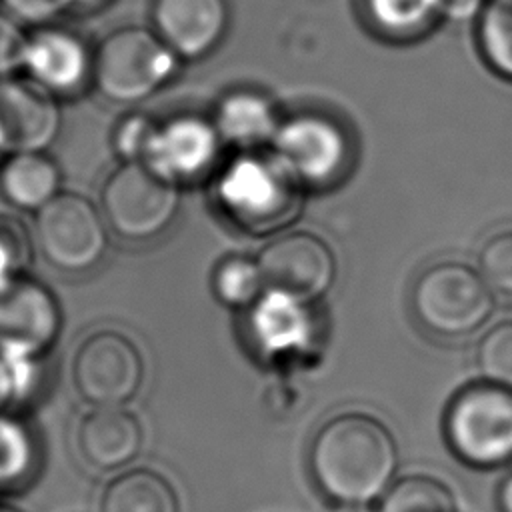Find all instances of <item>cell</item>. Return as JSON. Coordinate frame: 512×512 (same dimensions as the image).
<instances>
[{
    "label": "cell",
    "instance_id": "cell-2",
    "mask_svg": "<svg viewBox=\"0 0 512 512\" xmlns=\"http://www.w3.org/2000/svg\"><path fill=\"white\" fill-rule=\"evenodd\" d=\"M302 182L272 154L242 152L218 176V204L240 228L268 234L286 228L302 208Z\"/></svg>",
    "mask_w": 512,
    "mask_h": 512
},
{
    "label": "cell",
    "instance_id": "cell-14",
    "mask_svg": "<svg viewBox=\"0 0 512 512\" xmlns=\"http://www.w3.org/2000/svg\"><path fill=\"white\" fill-rule=\"evenodd\" d=\"M220 144L212 120L180 114L158 124L144 164L178 186L206 172L216 160Z\"/></svg>",
    "mask_w": 512,
    "mask_h": 512
},
{
    "label": "cell",
    "instance_id": "cell-29",
    "mask_svg": "<svg viewBox=\"0 0 512 512\" xmlns=\"http://www.w3.org/2000/svg\"><path fill=\"white\" fill-rule=\"evenodd\" d=\"M486 0H440V12L454 20H466L484 8Z\"/></svg>",
    "mask_w": 512,
    "mask_h": 512
},
{
    "label": "cell",
    "instance_id": "cell-17",
    "mask_svg": "<svg viewBox=\"0 0 512 512\" xmlns=\"http://www.w3.org/2000/svg\"><path fill=\"white\" fill-rule=\"evenodd\" d=\"M250 308V334L264 354L284 356L310 344L314 326L308 302L266 288Z\"/></svg>",
    "mask_w": 512,
    "mask_h": 512
},
{
    "label": "cell",
    "instance_id": "cell-12",
    "mask_svg": "<svg viewBox=\"0 0 512 512\" xmlns=\"http://www.w3.org/2000/svg\"><path fill=\"white\" fill-rule=\"evenodd\" d=\"M56 96L26 74L0 78V150H46L60 130Z\"/></svg>",
    "mask_w": 512,
    "mask_h": 512
},
{
    "label": "cell",
    "instance_id": "cell-24",
    "mask_svg": "<svg viewBox=\"0 0 512 512\" xmlns=\"http://www.w3.org/2000/svg\"><path fill=\"white\" fill-rule=\"evenodd\" d=\"M366 4L372 20L392 34L416 32L440 12V0H366Z\"/></svg>",
    "mask_w": 512,
    "mask_h": 512
},
{
    "label": "cell",
    "instance_id": "cell-11",
    "mask_svg": "<svg viewBox=\"0 0 512 512\" xmlns=\"http://www.w3.org/2000/svg\"><path fill=\"white\" fill-rule=\"evenodd\" d=\"M272 148L302 184L316 186L334 180L348 158V140L340 126L316 114L280 122Z\"/></svg>",
    "mask_w": 512,
    "mask_h": 512
},
{
    "label": "cell",
    "instance_id": "cell-31",
    "mask_svg": "<svg viewBox=\"0 0 512 512\" xmlns=\"http://www.w3.org/2000/svg\"><path fill=\"white\" fill-rule=\"evenodd\" d=\"M0 512H22V510H18L14 506H8V504H0Z\"/></svg>",
    "mask_w": 512,
    "mask_h": 512
},
{
    "label": "cell",
    "instance_id": "cell-9",
    "mask_svg": "<svg viewBox=\"0 0 512 512\" xmlns=\"http://www.w3.org/2000/svg\"><path fill=\"white\" fill-rule=\"evenodd\" d=\"M62 314L54 294L38 280L12 276L0 282V350L34 356L54 344Z\"/></svg>",
    "mask_w": 512,
    "mask_h": 512
},
{
    "label": "cell",
    "instance_id": "cell-27",
    "mask_svg": "<svg viewBox=\"0 0 512 512\" xmlns=\"http://www.w3.org/2000/svg\"><path fill=\"white\" fill-rule=\"evenodd\" d=\"M478 272L492 292L512 296V230H500L482 244Z\"/></svg>",
    "mask_w": 512,
    "mask_h": 512
},
{
    "label": "cell",
    "instance_id": "cell-19",
    "mask_svg": "<svg viewBox=\"0 0 512 512\" xmlns=\"http://www.w3.org/2000/svg\"><path fill=\"white\" fill-rule=\"evenodd\" d=\"M60 168L46 150L8 152L0 162V194L24 212H38L60 190Z\"/></svg>",
    "mask_w": 512,
    "mask_h": 512
},
{
    "label": "cell",
    "instance_id": "cell-28",
    "mask_svg": "<svg viewBox=\"0 0 512 512\" xmlns=\"http://www.w3.org/2000/svg\"><path fill=\"white\" fill-rule=\"evenodd\" d=\"M26 32L18 22L0 10V78L22 70Z\"/></svg>",
    "mask_w": 512,
    "mask_h": 512
},
{
    "label": "cell",
    "instance_id": "cell-23",
    "mask_svg": "<svg viewBox=\"0 0 512 512\" xmlns=\"http://www.w3.org/2000/svg\"><path fill=\"white\" fill-rule=\"evenodd\" d=\"M478 44L488 66L512 80V0H486L478 20Z\"/></svg>",
    "mask_w": 512,
    "mask_h": 512
},
{
    "label": "cell",
    "instance_id": "cell-5",
    "mask_svg": "<svg viewBox=\"0 0 512 512\" xmlns=\"http://www.w3.org/2000/svg\"><path fill=\"white\" fill-rule=\"evenodd\" d=\"M494 292L478 270L460 262H440L418 278L412 304L418 320L440 336H468L492 314Z\"/></svg>",
    "mask_w": 512,
    "mask_h": 512
},
{
    "label": "cell",
    "instance_id": "cell-1",
    "mask_svg": "<svg viewBox=\"0 0 512 512\" xmlns=\"http://www.w3.org/2000/svg\"><path fill=\"white\" fill-rule=\"evenodd\" d=\"M308 468L318 490L344 506L376 502L392 486L398 450L390 430L360 412L328 420L314 436Z\"/></svg>",
    "mask_w": 512,
    "mask_h": 512
},
{
    "label": "cell",
    "instance_id": "cell-10",
    "mask_svg": "<svg viewBox=\"0 0 512 512\" xmlns=\"http://www.w3.org/2000/svg\"><path fill=\"white\" fill-rule=\"evenodd\" d=\"M266 288L312 302L326 294L336 278L330 246L312 232H288L272 240L258 256Z\"/></svg>",
    "mask_w": 512,
    "mask_h": 512
},
{
    "label": "cell",
    "instance_id": "cell-4",
    "mask_svg": "<svg viewBox=\"0 0 512 512\" xmlns=\"http://www.w3.org/2000/svg\"><path fill=\"white\" fill-rule=\"evenodd\" d=\"M450 452L472 468H498L512 460V390L478 382L462 388L444 414Z\"/></svg>",
    "mask_w": 512,
    "mask_h": 512
},
{
    "label": "cell",
    "instance_id": "cell-8",
    "mask_svg": "<svg viewBox=\"0 0 512 512\" xmlns=\"http://www.w3.org/2000/svg\"><path fill=\"white\" fill-rule=\"evenodd\" d=\"M144 378L136 344L116 330L90 334L76 350L72 380L92 406H122L134 398Z\"/></svg>",
    "mask_w": 512,
    "mask_h": 512
},
{
    "label": "cell",
    "instance_id": "cell-16",
    "mask_svg": "<svg viewBox=\"0 0 512 512\" xmlns=\"http://www.w3.org/2000/svg\"><path fill=\"white\" fill-rule=\"evenodd\" d=\"M78 450L96 470H118L130 464L142 446V428L122 406H94L78 426Z\"/></svg>",
    "mask_w": 512,
    "mask_h": 512
},
{
    "label": "cell",
    "instance_id": "cell-7",
    "mask_svg": "<svg viewBox=\"0 0 512 512\" xmlns=\"http://www.w3.org/2000/svg\"><path fill=\"white\" fill-rule=\"evenodd\" d=\"M34 236L46 262L62 272L92 268L106 250L108 224L86 196L60 192L36 212Z\"/></svg>",
    "mask_w": 512,
    "mask_h": 512
},
{
    "label": "cell",
    "instance_id": "cell-20",
    "mask_svg": "<svg viewBox=\"0 0 512 512\" xmlns=\"http://www.w3.org/2000/svg\"><path fill=\"white\" fill-rule=\"evenodd\" d=\"M100 512H180V502L164 476L148 468H132L108 482Z\"/></svg>",
    "mask_w": 512,
    "mask_h": 512
},
{
    "label": "cell",
    "instance_id": "cell-25",
    "mask_svg": "<svg viewBox=\"0 0 512 512\" xmlns=\"http://www.w3.org/2000/svg\"><path fill=\"white\" fill-rule=\"evenodd\" d=\"M476 364L486 382L512 390V320L492 326L478 344Z\"/></svg>",
    "mask_w": 512,
    "mask_h": 512
},
{
    "label": "cell",
    "instance_id": "cell-13",
    "mask_svg": "<svg viewBox=\"0 0 512 512\" xmlns=\"http://www.w3.org/2000/svg\"><path fill=\"white\" fill-rule=\"evenodd\" d=\"M94 52L70 28L40 24L26 34L22 72L54 96L78 92L90 78Z\"/></svg>",
    "mask_w": 512,
    "mask_h": 512
},
{
    "label": "cell",
    "instance_id": "cell-30",
    "mask_svg": "<svg viewBox=\"0 0 512 512\" xmlns=\"http://www.w3.org/2000/svg\"><path fill=\"white\" fill-rule=\"evenodd\" d=\"M496 502L500 512H512V472L500 482L496 492Z\"/></svg>",
    "mask_w": 512,
    "mask_h": 512
},
{
    "label": "cell",
    "instance_id": "cell-26",
    "mask_svg": "<svg viewBox=\"0 0 512 512\" xmlns=\"http://www.w3.org/2000/svg\"><path fill=\"white\" fill-rule=\"evenodd\" d=\"M158 120L144 112H130L122 116L112 128V148L122 162H144L154 134L158 130Z\"/></svg>",
    "mask_w": 512,
    "mask_h": 512
},
{
    "label": "cell",
    "instance_id": "cell-22",
    "mask_svg": "<svg viewBox=\"0 0 512 512\" xmlns=\"http://www.w3.org/2000/svg\"><path fill=\"white\" fill-rule=\"evenodd\" d=\"M214 296L232 308L252 306L266 290L258 260L248 256H226L212 272Z\"/></svg>",
    "mask_w": 512,
    "mask_h": 512
},
{
    "label": "cell",
    "instance_id": "cell-21",
    "mask_svg": "<svg viewBox=\"0 0 512 512\" xmlns=\"http://www.w3.org/2000/svg\"><path fill=\"white\" fill-rule=\"evenodd\" d=\"M380 512H456V502L446 484L432 476H404L380 498Z\"/></svg>",
    "mask_w": 512,
    "mask_h": 512
},
{
    "label": "cell",
    "instance_id": "cell-3",
    "mask_svg": "<svg viewBox=\"0 0 512 512\" xmlns=\"http://www.w3.org/2000/svg\"><path fill=\"white\" fill-rule=\"evenodd\" d=\"M178 64L152 28L122 26L96 48L92 80L106 100L136 104L168 84Z\"/></svg>",
    "mask_w": 512,
    "mask_h": 512
},
{
    "label": "cell",
    "instance_id": "cell-15",
    "mask_svg": "<svg viewBox=\"0 0 512 512\" xmlns=\"http://www.w3.org/2000/svg\"><path fill=\"white\" fill-rule=\"evenodd\" d=\"M228 20L226 0H152L150 4V28L180 60L212 52Z\"/></svg>",
    "mask_w": 512,
    "mask_h": 512
},
{
    "label": "cell",
    "instance_id": "cell-18",
    "mask_svg": "<svg viewBox=\"0 0 512 512\" xmlns=\"http://www.w3.org/2000/svg\"><path fill=\"white\" fill-rule=\"evenodd\" d=\"M222 142L240 152H256L260 146L272 144L280 120L274 104L252 90H234L226 94L212 118Z\"/></svg>",
    "mask_w": 512,
    "mask_h": 512
},
{
    "label": "cell",
    "instance_id": "cell-6",
    "mask_svg": "<svg viewBox=\"0 0 512 512\" xmlns=\"http://www.w3.org/2000/svg\"><path fill=\"white\" fill-rule=\"evenodd\" d=\"M100 210L118 236L146 240L172 222L178 210V186L144 162H122L104 182Z\"/></svg>",
    "mask_w": 512,
    "mask_h": 512
}]
</instances>
